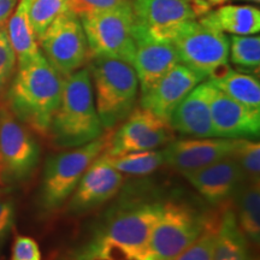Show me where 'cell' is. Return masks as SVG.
<instances>
[{
  "label": "cell",
  "mask_w": 260,
  "mask_h": 260,
  "mask_svg": "<svg viewBox=\"0 0 260 260\" xmlns=\"http://www.w3.org/2000/svg\"><path fill=\"white\" fill-rule=\"evenodd\" d=\"M61 92L63 77L41 53L17 68L5 92V104L19 122L47 138Z\"/></svg>",
  "instance_id": "cell-1"
},
{
  "label": "cell",
  "mask_w": 260,
  "mask_h": 260,
  "mask_svg": "<svg viewBox=\"0 0 260 260\" xmlns=\"http://www.w3.org/2000/svg\"><path fill=\"white\" fill-rule=\"evenodd\" d=\"M105 132L98 116L86 65L63 77L60 104L52 118L48 138L58 148H76L100 138Z\"/></svg>",
  "instance_id": "cell-2"
},
{
  "label": "cell",
  "mask_w": 260,
  "mask_h": 260,
  "mask_svg": "<svg viewBox=\"0 0 260 260\" xmlns=\"http://www.w3.org/2000/svg\"><path fill=\"white\" fill-rule=\"evenodd\" d=\"M87 68L100 122L105 130H113L136 107L140 87L134 68L104 56H90Z\"/></svg>",
  "instance_id": "cell-3"
},
{
  "label": "cell",
  "mask_w": 260,
  "mask_h": 260,
  "mask_svg": "<svg viewBox=\"0 0 260 260\" xmlns=\"http://www.w3.org/2000/svg\"><path fill=\"white\" fill-rule=\"evenodd\" d=\"M110 135L111 130H106L89 144L47 158L38 194L41 211L53 212L67 203L89 165L106 149Z\"/></svg>",
  "instance_id": "cell-4"
},
{
  "label": "cell",
  "mask_w": 260,
  "mask_h": 260,
  "mask_svg": "<svg viewBox=\"0 0 260 260\" xmlns=\"http://www.w3.org/2000/svg\"><path fill=\"white\" fill-rule=\"evenodd\" d=\"M162 41L174 46L181 64L206 80L218 76L229 68V38L225 32L197 19L170 29Z\"/></svg>",
  "instance_id": "cell-5"
},
{
  "label": "cell",
  "mask_w": 260,
  "mask_h": 260,
  "mask_svg": "<svg viewBox=\"0 0 260 260\" xmlns=\"http://www.w3.org/2000/svg\"><path fill=\"white\" fill-rule=\"evenodd\" d=\"M162 203L151 199H130L107 213L95 237L125 247L141 260H152L149 239L160 217Z\"/></svg>",
  "instance_id": "cell-6"
},
{
  "label": "cell",
  "mask_w": 260,
  "mask_h": 260,
  "mask_svg": "<svg viewBox=\"0 0 260 260\" xmlns=\"http://www.w3.org/2000/svg\"><path fill=\"white\" fill-rule=\"evenodd\" d=\"M40 162V146L23 123L0 104V187L24 183Z\"/></svg>",
  "instance_id": "cell-7"
},
{
  "label": "cell",
  "mask_w": 260,
  "mask_h": 260,
  "mask_svg": "<svg viewBox=\"0 0 260 260\" xmlns=\"http://www.w3.org/2000/svg\"><path fill=\"white\" fill-rule=\"evenodd\" d=\"M90 56L111 57L132 65L135 54L132 2L81 17Z\"/></svg>",
  "instance_id": "cell-8"
},
{
  "label": "cell",
  "mask_w": 260,
  "mask_h": 260,
  "mask_svg": "<svg viewBox=\"0 0 260 260\" xmlns=\"http://www.w3.org/2000/svg\"><path fill=\"white\" fill-rule=\"evenodd\" d=\"M209 214L180 201L162 204L149 239L152 260H175L199 237Z\"/></svg>",
  "instance_id": "cell-9"
},
{
  "label": "cell",
  "mask_w": 260,
  "mask_h": 260,
  "mask_svg": "<svg viewBox=\"0 0 260 260\" xmlns=\"http://www.w3.org/2000/svg\"><path fill=\"white\" fill-rule=\"evenodd\" d=\"M38 42L42 56L61 77L88 64L90 52L82 23L69 10L48 25Z\"/></svg>",
  "instance_id": "cell-10"
},
{
  "label": "cell",
  "mask_w": 260,
  "mask_h": 260,
  "mask_svg": "<svg viewBox=\"0 0 260 260\" xmlns=\"http://www.w3.org/2000/svg\"><path fill=\"white\" fill-rule=\"evenodd\" d=\"M172 140L174 130L170 124L149 110L139 106L130 112L116 132H111L109 145L103 153L121 155L152 151L167 146Z\"/></svg>",
  "instance_id": "cell-11"
},
{
  "label": "cell",
  "mask_w": 260,
  "mask_h": 260,
  "mask_svg": "<svg viewBox=\"0 0 260 260\" xmlns=\"http://www.w3.org/2000/svg\"><path fill=\"white\" fill-rule=\"evenodd\" d=\"M123 181L122 172L113 168L102 153L89 165L75 188L68 210L71 214H82L95 209L118 193Z\"/></svg>",
  "instance_id": "cell-12"
},
{
  "label": "cell",
  "mask_w": 260,
  "mask_h": 260,
  "mask_svg": "<svg viewBox=\"0 0 260 260\" xmlns=\"http://www.w3.org/2000/svg\"><path fill=\"white\" fill-rule=\"evenodd\" d=\"M133 39L135 54L132 65L138 76L140 92L144 94L180 63V59L171 44L155 40L145 28L136 23L133 25Z\"/></svg>",
  "instance_id": "cell-13"
},
{
  "label": "cell",
  "mask_w": 260,
  "mask_h": 260,
  "mask_svg": "<svg viewBox=\"0 0 260 260\" xmlns=\"http://www.w3.org/2000/svg\"><path fill=\"white\" fill-rule=\"evenodd\" d=\"M210 107L214 138L252 140L259 138L260 110L249 109L235 102L214 87L212 82Z\"/></svg>",
  "instance_id": "cell-14"
},
{
  "label": "cell",
  "mask_w": 260,
  "mask_h": 260,
  "mask_svg": "<svg viewBox=\"0 0 260 260\" xmlns=\"http://www.w3.org/2000/svg\"><path fill=\"white\" fill-rule=\"evenodd\" d=\"M234 139L191 138L172 140L164 152V164L181 174L199 170L232 154Z\"/></svg>",
  "instance_id": "cell-15"
},
{
  "label": "cell",
  "mask_w": 260,
  "mask_h": 260,
  "mask_svg": "<svg viewBox=\"0 0 260 260\" xmlns=\"http://www.w3.org/2000/svg\"><path fill=\"white\" fill-rule=\"evenodd\" d=\"M206 79L186 65L178 63L147 92L141 94L140 106L168 122L171 113L198 84Z\"/></svg>",
  "instance_id": "cell-16"
},
{
  "label": "cell",
  "mask_w": 260,
  "mask_h": 260,
  "mask_svg": "<svg viewBox=\"0 0 260 260\" xmlns=\"http://www.w3.org/2000/svg\"><path fill=\"white\" fill-rule=\"evenodd\" d=\"M182 175L212 205H225L245 181L241 168L232 154L209 167Z\"/></svg>",
  "instance_id": "cell-17"
},
{
  "label": "cell",
  "mask_w": 260,
  "mask_h": 260,
  "mask_svg": "<svg viewBox=\"0 0 260 260\" xmlns=\"http://www.w3.org/2000/svg\"><path fill=\"white\" fill-rule=\"evenodd\" d=\"M132 8L134 23L159 41L176 25L197 19L190 0H132Z\"/></svg>",
  "instance_id": "cell-18"
},
{
  "label": "cell",
  "mask_w": 260,
  "mask_h": 260,
  "mask_svg": "<svg viewBox=\"0 0 260 260\" xmlns=\"http://www.w3.org/2000/svg\"><path fill=\"white\" fill-rule=\"evenodd\" d=\"M210 90V80H205L178 104L169 119L174 132L191 138H214Z\"/></svg>",
  "instance_id": "cell-19"
},
{
  "label": "cell",
  "mask_w": 260,
  "mask_h": 260,
  "mask_svg": "<svg viewBox=\"0 0 260 260\" xmlns=\"http://www.w3.org/2000/svg\"><path fill=\"white\" fill-rule=\"evenodd\" d=\"M32 2L34 0H18L14 12L6 23L5 30L10 45L16 54L17 67L28 64L41 54L29 17Z\"/></svg>",
  "instance_id": "cell-20"
},
{
  "label": "cell",
  "mask_w": 260,
  "mask_h": 260,
  "mask_svg": "<svg viewBox=\"0 0 260 260\" xmlns=\"http://www.w3.org/2000/svg\"><path fill=\"white\" fill-rule=\"evenodd\" d=\"M200 23L232 35H254L260 30V11L248 5H223L198 19Z\"/></svg>",
  "instance_id": "cell-21"
},
{
  "label": "cell",
  "mask_w": 260,
  "mask_h": 260,
  "mask_svg": "<svg viewBox=\"0 0 260 260\" xmlns=\"http://www.w3.org/2000/svg\"><path fill=\"white\" fill-rule=\"evenodd\" d=\"M252 258L248 240L237 225L234 210L230 206H224L219 212L212 260H252Z\"/></svg>",
  "instance_id": "cell-22"
},
{
  "label": "cell",
  "mask_w": 260,
  "mask_h": 260,
  "mask_svg": "<svg viewBox=\"0 0 260 260\" xmlns=\"http://www.w3.org/2000/svg\"><path fill=\"white\" fill-rule=\"evenodd\" d=\"M237 225L248 241L259 245L260 241V183L245 180L233 197Z\"/></svg>",
  "instance_id": "cell-23"
},
{
  "label": "cell",
  "mask_w": 260,
  "mask_h": 260,
  "mask_svg": "<svg viewBox=\"0 0 260 260\" xmlns=\"http://www.w3.org/2000/svg\"><path fill=\"white\" fill-rule=\"evenodd\" d=\"M207 80L235 102L249 109L260 110V83L256 77L228 68L218 76Z\"/></svg>",
  "instance_id": "cell-24"
},
{
  "label": "cell",
  "mask_w": 260,
  "mask_h": 260,
  "mask_svg": "<svg viewBox=\"0 0 260 260\" xmlns=\"http://www.w3.org/2000/svg\"><path fill=\"white\" fill-rule=\"evenodd\" d=\"M109 161L123 175L130 176H146L152 174L164 164V152L162 149H152V151L132 152L121 155H107Z\"/></svg>",
  "instance_id": "cell-25"
},
{
  "label": "cell",
  "mask_w": 260,
  "mask_h": 260,
  "mask_svg": "<svg viewBox=\"0 0 260 260\" xmlns=\"http://www.w3.org/2000/svg\"><path fill=\"white\" fill-rule=\"evenodd\" d=\"M229 58L237 67L258 70L260 38L258 35H232L229 38Z\"/></svg>",
  "instance_id": "cell-26"
},
{
  "label": "cell",
  "mask_w": 260,
  "mask_h": 260,
  "mask_svg": "<svg viewBox=\"0 0 260 260\" xmlns=\"http://www.w3.org/2000/svg\"><path fill=\"white\" fill-rule=\"evenodd\" d=\"M232 155L247 181L260 180V144L252 139H234Z\"/></svg>",
  "instance_id": "cell-27"
},
{
  "label": "cell",
  "mask_w": 260,
  "mask_h": 260,
  "mask_svg": "<svg viewBox=\"0 0 260 260\" xmlns=\"http://www.w3.org/2000/svg\"><path fill=\"white\" fill-rule=\"evenodd\" d=\"M218 223L219 213L209 214V218L199 237L175 260H212Z\"/></svg>",
  "instance_id": "cell-28"
},
{
  "label": "cell",
  "mask_w": 260,
  "mask_h": 260,
  "mask_svg": "<svg viewBox=\"0 0 260 260\" xmlns=\"http://www.w3.org/2000/svg\"><path fill=\"white\" fill-rule=\"evenodd\" d=\"M69 0H34L29 17L35 38L39 40L52 22L68 10Z\"/></svg>",
  "instance_id": "cell-29"
},
{
  "label": "cell",
  "mask_w": 260,
  "mask_h": 260,
  "mask_svg": "<svg viewBox=\"0 0 260 260\" xmlns=\"http://www.w3.org/2000/svg\"><path fill=\"white\" fill-rule=\"evenodd\" d=\"M16 54L10 45L5 28H0V102L16 71Z\"/></svg>",
  "instance_id": "cell-30"
},
{
  "label": "cell",
  "mask_w": 260,
  "mask_h": 260,
  "mask_svg": "<svg viewBox=\"0 0 260 260\" xmlns=\"http://www.w3.org/2000/svg\"><path fill=\"white\" fill-rule=\"evenodd\" d=\"M129 2H132V0H69L68 10L81 18L86 15L112 9L115 6L125 4Z\"/></svg>",
  "instance_id": "cell-31"
},
{
  "label": "cell",
  "mask_w": 260,
  "mask_h": 260,
  "mask_svg": "<svg viewBox=\"0 0 260 260\" xmlns=\"http://www.w3.org/2000/svg\"><path fill=\"white\" fill-rule=\"evenodd\" d=\"M16 206L10 194L0 190V248L8 239L15 224Z\"/></svg>",
  "instance_id": "cell-32"
},
{
  "label": "cell",
  "mask_w": 260,
  "mask_h": 260,
  "mask_svg": "<svg viewBox=\"0 0 260 260\" xmlns=\"http://www.w3.org/2000/svg\"><path fill=\"white\" fill-rule=\"evenodd\" d=\"M11 260H41L38 242L29 236H17L12 246Z\"/></svg>",
  "instance_id": "cell-33"
},
{
  "label": "cell",
  "mask_w": 260,
  "mask_h": 260,
  "mask_svg": "<svg viewBox=\"0 0 260 260\" xmlns=\"http://www.w3.org/2000/svg\"><path fill=\"white\" fill-rule=\"evenodd\" d=\"M190 3L197 18H200L201 16L206 15L211 10L223 4L224 0H190Z\"/></svg>",
  "instance_id": "cell-34"
},
{
  "label": "cell",
  "mask_w": 260,
  "mask_h": 260,
  "mask_svg": "<svg viewBox=\"0 0 260 260\" xmlns=\"http://www.w3.org/2000/svg\"><path fill=\"white\" fill-rule=\"evenodd\" d=\"M18 0H0V28H4Z\"/></svg>",
  "instance_id": "cell-35"
},
{
  "label": "cell",
  "mask_w": 260,
  "mask_h": 260,
  "mask_svg": "<svg viewBox=\"0 0 260 260\" xmlns=\"http://www.w3.org/2000/svg\"><path fill=\"white\" fill-rule=\"evenodd\" d=\"M225 2H229V0H224V3H225ZM249 2H255V3H259L260 0H249Z\"/></svg>",
  "instance_id": "cell-36"
},
{
  "label": "cell",
  "mask_w": 260,
  "mask_h": 260,
  "mask_svg": "<svg viewBox=\"0 0 260 260\" xmlns=\"http://www.w3.org/2000/svg\"><path fill=\"white\" fill-rule=\"evenodd\" d=\"M252 260H258V258H254V256H253V258H252Z\"/></svg>",
  "instance_id": "cell-37"
}]
</instances>
